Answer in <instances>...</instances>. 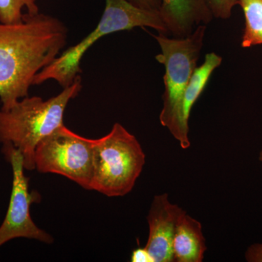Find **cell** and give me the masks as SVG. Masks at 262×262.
<instances>
[{
	"label": "cell",
	"mask_w": 262,
	"mask_h": 262,
	"mask_svg": "<svg viewBox=\"0 0 262 262\" xmlns=\"http://www.w3.org/2000/svg\"><path fill=\"white\" fill-rule=\"evenodd\" d=\"M67 33L59 19L40 13H24L19 23H0L2 110L29 96L36 75L59 56Z\"/></svg>",
	"instance_id": "obj_1"
},
{
	"label": "cell",
	"mask_w": 262,
	"mask_h": 262,
	"mask_svg": "<svg viewBox=\"0 0 262 262\" xmlns=\"http://www.w3.org/2000/svg\"><path fill=\"white\" fill-rule=\"evenodd\" d=\"M82 90V79L49 99L21 98L8 110H0V143L13 146L23 157L24 168L35 169L34 152L39 142L63 125L66 108Z\"/></svg>",
	"instance_id": "obj_2"
},
{
	"label": "cell",
	"mask_w": 262,
	"mask_h": 262,
	"mask_svg": "<svg viewBox=\"0 0 262 262\" xmlns=\"http://www.w3.org/2000/svg\"><path fill=\"white\" fill-rule=\"evenodd\" d=\"M104 10L93 32L78 44L63 51L51 64L36 75L34 84L56 80L63 89L71 85L82 73L80 62L85 52L101 37L113 33L131 30L136 27H149L168 35V31L159 10L142 9L127 0H105Z\"/></svg>",
	"instance_id": "obj_3"
},
{
	"label": "cell",
	"mask_w": 262,
	"mask_h": 262,
	"mask_svg": "<svg viewBox=\"0 0 262 262\" xmlns=\"http://www.w3.org/2000/svg\"><path fill=\"white\" fill-rule=\"evenodd\" d=\"M145 163V153L136 136L117 122L106 136L94 139L91 190L110 198L126 195Z\"/></svg>",
	"instance_id": "obj_4"
},
{
	"label": "cell",
	"mask_w": 262,
	"mask_h": 262,
	"mask_svg": "<svg viewBox=\"0 0 262 262\" xmlns=\"http://www.w3.org/2000/svg\"><path fill=\"white\" fill-rule=\"evenodd\" d=\"M206 31V25H200L186 37L152 35L161 48V53L156 56L157 61L165 68L163 77L165 91L160 121L169 131L175 125L183 96L198 67L196 62L203 48Z\"/></svg>",
	"instance_id": "obj_5"
},
{
	"label": "cell",
	"mask_w": 262,
	"mask_h": 262,
	"mask_svg": "<svg viewBox=\"0 0 262 262\" xmlns=\"http://www.w3.org/2000/svg\"><path fill=\"white\" fill-rule=\"evenodd\" d=\"M34 165L39 173L63 176L91 190L94 139L78 135L61 125L38 144Z\"/></svg>",
	"instance_id": "obj_6"
},
{
	"label": "cell",
	"mask_w": 262,
	"mask_h": 262,
	"mask_svg": "<svg viewBox=\"0 0 262 262\" xmlns=\"http://www.w3.org/2000/svg\"><path fill=\"white\" fill-rule=\"evenodd\" d=\"M3 151L11 165L13 182L9 206L0 226V247L16 238L52 244L53 236L38 227L31 216L30 207L35 201V196L29 192V179L24 173L23 157L13 146L3 145Z\"/></svg>",
	"instance_id": "obj_7"
},
{
	"label": "cell",
	"mask_w": 262,
	"mask_h": 262,
	"mask_svg": "<svg viewBox=\"0 0 262 262\" xmlns=\"http://www.w3.org/2000/svg\"><path fill=\"white\" fill-rule=\"evenodd\" d=\"M185 211L169 200L167 193L155 195L147 215L149 237L145 248L155 262L173 261V241L180 215Z\"/></svg>",
	"instance_id": "obj_8"
},
{
	"label": "cell",
	"mask_w": 262,
	"mask_h": 262,
	"mask_svg": "<svg viewBox=\"0 0 262 262\" xmlns=\"http://www.w3.org/2000/svg\"><path fill=\"white\" fill-rule=\"evenodd\" d=\"M160 13L168 34L177 38L190 35L213 18L208 0H162Z\"/></svg>",
	"instance_id": "obj_9"
},
{
	"label": "cell",
	"mask_w": 262,
	"mask_h": 262,
	"mask_svg": "<svg viewBox=\"0 0 262 262\" xmlns=\"http://www.w3.org/2000/svg\"><path fill=\"white\" fill-rule=\"evenodd\" d=\"M222 62V57L216 53H208L205 57L204 63L201 67H196L188 83L179 106L177 121L170 130L183 149H189L191 145L189 139V120L193 106L204 91L213 71L220 67Z\"/></svg>",
	"instance_id": "obj_10"
},
{
	"label": "cell",
	"mask_w": 262,
	"mask_h": 262,
	"mask_svg": "<svg viewBox=\"0 0 262 262\" xmlns=\"http://www.w3.org/2000/svg\"><path fill=\"white\" fill-rule=\"evenodd\" d=\"M207 250L199 221L184 211L177 222L173 241V261L201 262Z\"/></svg>",
	"instance_id": "obj_11"
},
{
	"label": "cell",
	"mask_w": 262,
	"mask_h": 262,
	"mask_svg": "<svg viewBox=\"0 0 262 262\" xmlns=\"http://www.w3.org/2000/svg\"><path fill=\"white\" fill-rule=\"evenodd\" d=\"M245 16L241 46L244 48L262 45V0H238Z\"/></svg>",
	"instance_id": "obj_12"
},
{
	"label": "cell",
	"mask_w": 262,
	"mask_h": 262,
	"mask_svg": "<svg viewBox=\"0 0 262 262\" xmlns=\"http://www.w3.org/2000/svg\"><path fill=\"white\" fill-rule=\"evenodd\" d=\"M37 0H0V23L16 24L23 20V10L28 14L39 13Z\"/></svg>",
	"instance_id": "obj_13"
},
{
	"label": "cell",
	"mask_w": 262,
	"mask_h": 262,
	"mask_svg": "<svg viewBox=\"0 0 262 262\" xmlns=\"http://www.w3.org/2000/svg\"><path fill=\"white\" fill-rule=\"evenodd\" d=\"M213 17L227 20L230 18L232 10L238 5V0H208Z\"/></svg>",
	"instance_id": "obj_14"
},
{
	"label": "cell",
	"mask_w": 262,
	"mask_h": 262,
	"mask_svg": "<svg viewBox=\"0 0 262 262\" xmlns=\"http://www.w3.org/2000/svg\"><path fill=\"white\" fill-rule=\"evenodd\" d=\"M248 262H262V244H254L248 248L245 253Z\"/></svg>",
	"instance_id": "obj_15"
},
{
	"label": "cell",
	"mask_w": 262,
	"mask_h": 262,
	"mask_svg": "<svg viewBox=\"0 0 262 262\" xmlns=\"http://www.w3.org/2000/svg\"><path fill=\"white\" fill-rule=\"evenodd\" d=\"M132 262H155L151 255L145 247L137 248L133 251L130 256Z\"/></svg>",
	"instance_id": "obj_16"
},
{
	"label": "cell",
	"mask_w": 262,
	"mask_h": 262,
	"mask_svg": "<svg viewBox=\"0 0 262 262\" xmlns=\"http://www.w3.org/2000/svg\"><path fill=\"white\" fill-rule=\"evenodd\" d=\"M131 4L142 9L159 10L162 0H127Z\"/></svg>",
	"instance_id": "obj_17"
},
{
	"label": "cell",
	"mask_w": 262,
	"mask_h": 262,
	"mask_svg": "<svg viewBox=\"0 0 262 262\" xmlns=\"http://www.w3.org/2000/svg\"><path fill=\"white\" fill-rule=\"evenodd\" d=\"M258 160H259V161L262 163V149L259 152V155H258Z\"/></svg>",
	"instance_id": "obj_18"
}]
</instances>
